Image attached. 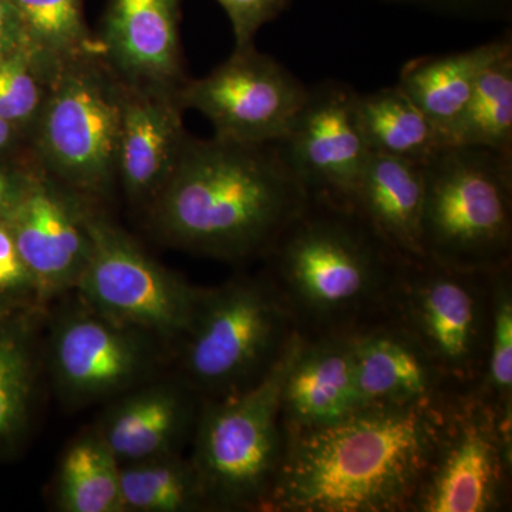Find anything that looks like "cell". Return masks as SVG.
Masks as SVG:
<instances>
[{"label": "cell", "mask_w": 512, "mask_h": 512, "mask_svg": "<svg viewBox=\"0 0 512 512\" xmlns=\"http://www.w3.org/2000/svg\"><path fill=\"white\" fill-rule=\"evenodd\" d=\"M430 400L363 406L295 430L264 505L276 511L386 512L413 504L446 437Z\"/></svg>", "instance_id": "1"}, {"label": "cell", "mask_w": 512, "mask_h": 512, "mask_svg": "<svg viewBox=\"0 0 512 512\" xmlns=\"http://www.w3.org/2000/svg\"><path fill=\"white\" fill-rule=\"evenodd\" d=\"M309 201L281 144L188 137L147 214L171 247L242 261L269 254Z\"/></svg>", "instance_id": "2"}, {"label": "cell", "mask_w": 512, "mask_h": 512, "mask_svg": "<svg viewBox=\"0 0 512 512\" xmlns=\"http://www.w3.org/2000/svg\"><path fill=\"white\" fill-rule=\"evenodd\" d=\"M127 84L103 55L60 64L30 140L35 163L94 205L119 184L121 121Z\"/></svg>", "instance_id": "3"}, {"label": "cell", "mask_w": 512, "mask_h": 512, "mask_svg": "<svg viewBox=\"0 0 512 512\" xmlns=\"http://www.w3.org/2000/svg\"><path fill=\"white\" fill-rule=\"evenodd\" d=\"M423 259L461 271H494L512 238V156L444 146L423 165Z\"/></svg>", "instance_id": "4"}, {"label": "cell", "mask_w": 512, "mask_h": 512, "mask_svg": "<svg viewBox=\"0 0 512 512\" xmlns=\"http://www.w3.org/2000/svg\"><path fill=\"white\" fill-rule=\"evenodd\" d=\"M303 345L298 335L289 336L256 382L202 410L190 461L208 507L264 505L284 454L279 417L285 380Z\"/></svg>", "instance_id": "5"}, {"label": "cell", "mask_w": 512, "mask_h": 512, "mask_svg": "<svg viewBox=\"0 0 512 512\" xmlns=\"http://www.w3.org/2000/svg\"><path fill=\"white\" fill-rule=\"evenodd\" d=\"M87 225L92 251L77 298L114 322L180 345L207 291L151 258L99 205L87 207Z\"/></svg>", "instance_id": "6"}, {"label": "cell", "mask_w": 512, "mask_h": 512, "mask_svg": "<svg viewBox=\"0 0 512 512\" xmlns=\"http://www.w3.org/2000/svg\"><path fill=\"white\" fill-rule=\"evenodd\" d=\"M288 312L271 286L239 279L208 289L180 343L188 387L225 397L251 386L289 339Z\"/></svg>", "instance_id": "7"}, {"label": "cell", "mask_w": 512, "mask_h": 512, "mask_svg": "<svg viewBox=\"0 0 512 512\" xmlns=\"http://www.w3.org/2000/svg\"><path fill=\"white\" fill-rule=\"evenodd\" d=\"M380 245L386 244L355 211L311 198L269 254L296 302L330 316L355 308L375 288Z\"/></svg>", "instance_id": "8"}, {"label": "cell", "mask_w": 512, "mask_h": 512, "mask_svg": "<svg viewBox=\"0 0 512 512\" xmlns=\"http://www.w3.org/2000/svg\"><path fill=\"white\" fill-rule=\"evenodd\" d=\"M50 325L47 367L57 394L70 407L114 399L150 380L160 363L161 342L106 318L79 298Z\"/></svg>", "instance_id": "9"}, {"label": "cell", "mask_w": 512, "mask_h": 512, "mask_svg": "<svg viewBox=\"0 0 512 512\" xmlns=\"http://www.w3.org/2000/svg\"><path fill=\"white\" fill-rule=\"evenodd\" d=\"M309 89L255 46L234 49L227 62L178 89L184 109L200 111L214 136L241 143H279L308 99Z\"/></svg>", "instance_id": "10"}, {"label": "cell", "mask_w": 512, "mask_h": 512, "mask_svg": "<svg viewBox=\"0 0 512 512\" xmlns=\"http://www.w3.org/2000/svg\"><path fill=\"white\" fill-rule=\"evenodd\" d=\"M357 94L340 82L309 89L291 130L279 141L313 200L350 210L370 157L357 116Z\"/></svg>", "instance_id": "11"}, {"label": "cell", "mask_w": 512, "mask_h": 512, "mask_svg": "<svg viewBox=\"0 0 512 512\" xmlns=\"http://www.w3.org/2000/svg\"><path fill=\"white\" fill-rule=\"evenodd\" d=\"M89 204L36 164L28 187L6 218L47 306L74 292L86 269L92 251Z\"/></svg>", "instance_id": "12"}, {"label": "cell", "mask_w": 512, "mask_h": 512, "mask_svg": "<svg viewBox=\"0 0 512 512\" xmlns=\"http://www.w3.org/2000/svg\"><path fill=\"white\" fill-rule=\"evenodd\" d=\"M511 441L487 414L448 431L412 507L421 512H487L500 505Z\"/></svg>", "instance_id": "13"}, {"label": "cell", "mask_w": 512, "mask_h": 512, "mask_svg": "<svg viewBox=\"0 0 512 512\" xmlns=\"http://www.w3.org/2000/svg\"><path fill=\"white\" fill-rule=\"evenodd\" d=\"M127 84L119 146V185L148 210L170 180L188 133L178 89Z\"/></svg>", "instance_id": "14"}, {"label": "cell", "mask_w": 512, "mask_h": 512, "mask_svg": "<svg viewBox=\"0 0 512 512\" xmlns=\"http://www.w3.org/2000/svg\"><path fill=\"white\" fill-rule=\"evenodd\" d=\"M181 0H110L99 37L103 57L128 84L180 89Z\"/></svg>", "instance_id": "15"}, {"label": "cell", "mask_w": 512, "mask_h": 512, "mask_svg": "<svg viewBox=\"0 0 512 512\" xmlns=\"http://www.w3.org/2000/svg\"><path fill=\"white\" fill-rule=\"evenodd\" d=\"M429 262L433 271L420 276L410 296L416 339L437 369L466 375L476 362L483 328L480 301L467 279L474 271Z\"/></svg>", "instance_id": "16"}, {"label": "cell", "mask_w": 512, "mask_h": 512, "mask_svg": "<svg viewBox=\"0 0 512 512\" xmlns=\"http://www.w3.org/2000/svg\"><path fill=\"white\" fill-rule=\"evenodd\" d=\"M187 387L185 383L147 380L114 397L94 429L119 464L178 453L192 423Z\"/></svg>", "instance_id": "17"}, {"label": "cell", "mask_w": 512, "mask_h": 512, "mask_svg": "<svg viewBox=\"0 0 512 512\" xmlns=\"http://www.w3.org/2000/svg\"><path fill=\"white\" fill-rule=\"evenodd\" d=\"M363 407L357 390L352 339L303 345L282 393V416L293 429L333 423Z\"/></svg>", "instance_id": "18"}, {"label": "cell", "mask_w": 512, "mask_h": 512, "mask_svg": "<svg viewBox=\"0 0 512 512\" xmlns=\"http://www.w3.org/2000/svg\"><path fill=\"white\" fill-rule=\"evenodd\" d=\"M423 201V165L370 154L352 210L387 247L420 261Z\"/></svg>", "instance_id": "19"}, {"label": "cell", "mask_w": 512, "mask_h": 512, "mask_svg": "<svg viewBox=\"0 0 512 512\" xmlns=\"http://www.w3.org/2000/svg\"><path fill=\"white\" fill-rule=\"evenodd\" d=\"M511 49V37L505 36L464 52L420 57L403 67L399 86L437 128L446 146L481 74Z\"/></svg>", "instance_id": "20"}, {"label": "cell", "mask_w": 512, "mask_h": 512, "mask_svg": "<svg viewBox=\"0 0 512 512\" xmlns=\"http://www.w3.org/2000/svg\"><path fill=\"white\" fill-rule=\"evenodd\" d=\"M352 352L363 406L430 400L437 367L416 338L376 330L353 338Z\"/></svg>", "instance_id": "21"}, {"label": "cell", "mask_w": 512, "mask_h": 512, "mask_svg": "<svg viewBox=\"0 0 512 512\" xmlns=\"http://www.w3.org/2000/svg\"><path fill=\"white\" fill-rule=\"evenodd\" d=\"M49 311L0 315V456L22 444L39 379V326Z\"/></svg>", "instance_id": "22"}, {"label": "cell", "mask_w": 512, "mask_h": 512, "mask_svg": "<svg viewBox=\"0 0 512 512\" xmlns=\"http://www.w3.org/2000/svg\"><path fill=\"white\" fill-rule=\"evenodd\" d=\"M357 116L370 154L424 165L444 147L437 128L399 84L357 94Z\"/></svg>", "instance_id": "23"}, {"label": "cell", "mask_w": 512, "mask_h": 512, "mask_svg": "<svg viewBox=\"0 0 512 512\" xmlns=\"http://www.w3.org/2000/svg\"><path fill=\"white\" fill-rule=\"evenodd\" d=\"M52 494L57 511L124 512L119 461L94 427L64 448Z\"/></svg>", "instance_id": "24"}, {"label": "cell", "mask_w": 512, "mask_h": 512, "mask_svg": "<svg viewBox=\"0 0 512 512\" xmlns=\"http://www.w3.org/2000/svg\"><path fill=\"white\" fill-rule=\"evenodd\" d=\"M22 26L26 50L55 72L64 62L103 55L99 37L84 20L83 0H12Z\"/></svg>", "instance_id": "25"}, {"label": "cell", "mask_w": 512, "mask_h": 512, "mask_svg": "<svg viewBox=\"0 0 512 512\" xmlns=\"http://www.w3.org/2000/svg\"><path fill=\"white\" fill-rule=\"evenodd\" d=\"M124 512H190L208 507L190 460L178 453L120 464Z\"/></svg>", "instance_id": "26"}, {"label": "cell", "mask_w": 512, "mask_h": 512, "mask_svg": "<svg viewBox=\"0 0 512 512\" xmlns=\"http://www.w3.org/2000/svg\"><path fill=\"white\" fill-rule=\"evenodd\" d=\"M446 146L488 148L512 156V49L481 74Z\"/></svg>", "instance_id": "27"}, {"label": "cell", "mask_w": 512, "mask_h": 512, "mask_svg": "<svg viewBox=\"0 0 512 512\" xmlns=\"http://www.w3.org/2000/svg\"><path fill=\"white\" fill-rule=\"evenodd\" d=\"M53 73L28 50L0 57V117L30 136L45 106Z\"/></svg>", "instance_id": "28"}, {"label": "cell", "mask_w": 512, "mask_h": 512, "mask_svg": "<svg viewBox=\"0 0 512 512\" xmlns=\"http://www.w3.org/2000/svg\"><path fill=\"white\" fill-rule=\"evenodd\" d=\"M29 311H47V305L8 224L0 221V315Z\"/></svg>", "instance_id": "29"}, {"label": "cell", "mask_w": 512, "mask_h": 512, "mask_svg": "<svg viewBox=\"0 0 512 512\" xmlns=\"http://www.w3.org/2000/svg\"><path fill=\"white\" fill-rule=\"evenodd\" d=\"M491 320L487 383L504 406L512 393V295L505 279L495 289Z\"/></svg>", "instance_id": "30"}, {"label": "cell", "mask_w": 512, "mask_h": 512, "mask_svg": "<svg viewBox=\"0 0 512 512\" xmlns=\"http://www.w3.org/2000/svg\"><path fill=\"white\" fill-rule=\"evenodd\" d=\"M231 20L235 49L255 46V37L266 23L278 18L289 0H217Z\"/></svg>", "instance_id": "31"}, {"label": "cell", "mask_w": 512, "mask_h": 512, "mask_svg": "<svg viewBox=\"0 0 512 512\" xmlns=\"http://www.w3.org/2000/svg\"><path fill=\"white\" fill-rule=\"evenodd\" d=\"M35 168L32 156L20 165L0 164V221H6L18 204Z\"/></svg>", "instance_id": "32"}, {"label": "cell", "mask_w": 512, "mask_h": 512, "mask_svg": "<svg viewBox=\"0 0 512 512\" xmlns=\"http://www.w3.org/2000/svg\"><path fill=\"white\" fill-rule=\"evenodd\" d=\"M26 50L25 37L12 0H0V57Z\"/></svg>", "instance_id": "33"}, {"label": "cell", "mask_w": 512, "mask_h": 512, "mask_svg": "<svg viewBox=\"0 0 512 512\" xmlns=\"http://www.w3.org/2000/svg\"><path fill=\"white\" fill-rule=\"evenodd\" d=\"M22 134H25L22 130L0 117V154L15 146Z\"/></svg>", "instance_id": "34"}]
</instances>
